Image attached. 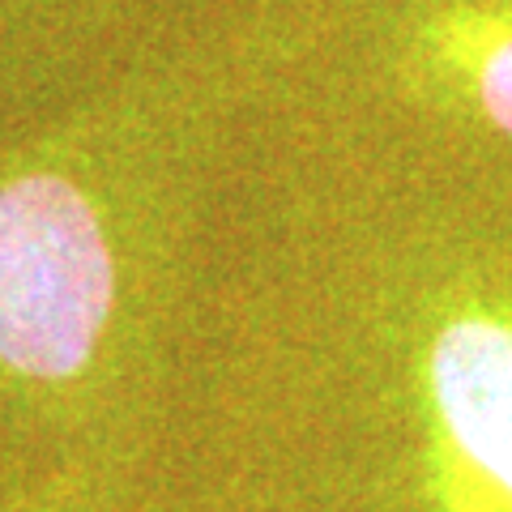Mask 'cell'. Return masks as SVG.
I'll return each instance as SVG.
<instances>
[{
    "instance_id": "obj_4",
    "label": "cell",
    "mask_w": 512,
    "mask_h": 512,
    "mask_svg": "<svg viewBox=\"0 0 512 512\" xmlns=\"http://www.w3.org/2000/svg\"><path fill=\"white\" fill-rule=\"evenodd\" d=\"M0 512H158L154 491L111 495V491H35L0 495Z\"/></svg>"
},
{
    "instance_id": "obj_2",
    "label": "cell",
    "mask_w": 512,
    "mask_h": 512,
    "mask_svg": "<svg viewBox=\"0 0 512 512\" xmlns=\"http://www.w3.org/2000/svg\"><path fill=\"white\" fill-rule=\"evenodd\" d=\"M278 73L333 64L329 86H274L402 133L461 128L512 146V0L274 5Z\"/></svg>"
},
{
    "instance_id": "obj_1",
    "label": "cell",
    "mask_w": 512,
    "mask_h": 512,
    "mask_svg": "<svg viewBox=\"0 0 512 512\" xmlns=\"http://www.w3.org/2000/svg\"><path fill=\"white\" fill-rule=\"evenodd\" d=\"M274 73L256 18L0 141V495L154 491L218 197Z\"/></svg>"
},
{
    "instance_id": "obj_3",
    "label": "cell",
    "mask_w": 512,
    "mask_h": 512,
    "mask_svg": "<svg viewBox=\"0 0 512 512\" xmlns=\"http://www.w3.org/2000/svg\"><path fill=\"white\" fill-rule=\"evenodd\" d=\"M133 0H0V43L9 47V73L18 99L56 82L69 56L107 22L124 18Z\"/></svg>"
}]
</instances>
